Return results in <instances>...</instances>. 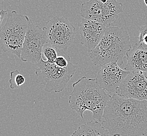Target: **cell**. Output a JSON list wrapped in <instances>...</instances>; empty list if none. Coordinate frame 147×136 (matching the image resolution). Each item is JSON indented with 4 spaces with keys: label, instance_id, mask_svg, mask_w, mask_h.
<instances>
[{
    "label": "cell",
    "instance_id": "1",
    "mask_svg": "<svg viewBox=\"0 0 147 136\" xmlns=\"http://www.w3.org/2000/svg\"><path fill=\"white\" fill-rule=\"evenodd\" d=\"M102 125L112 136L147 134V100L128 99L114 94L105 108Z\"/></svg>",
    "mask_w": 147,
    "mask_h": 136
},
{
    "label": "cell",
    "instance_id": "2",
    "mask_svg": "<svg viewBox=\"0 0 147 136\" xmlns=\"http://www.w3.org/2000/svg\"><path fill=\"white\" fill-rule=\"evenodd\" d=\"M111 96L99 85L96 78L83 77L73 84L69 104L82 119L85 111H89L94 119L102 122L105 108Z\"/></svg>",
    "mask_w": 147,
    "mask_h": 136
},
{
    "label": "cell",
    "instance_id": "3",
    "mask_svg": "<svg viewBox=\"0 0 147 136\" xmlns=\"http://www.w3.org/2000/svg\"><path fill=\"white\" fill-rule=\"evenodd\" d=\"M131 48L128 31L124 28L110 26L99 44L89 53V57L96 66L113 61L122 65L124 57Z\"/></svg>",
    "mask_w": 147,
    "mask_h": 136
},
{
    "label": "cell",
    "instance_id": "4",
    "mask_svg": "<svg viewBox=\"0 0 147 136\" xmlns=\"http://www.w3.org/2000/svg\"><path fill=\"white\" fill-rule=\"evenodd\" d=\"M29 20L27 16L20 14L15 11L9 13L0 33L1 48L4 52L20 58Z\"/></svg>",
    "mask_w": 147,
    "mask_h": 136
},
{
    "label": "cell",
    "instance_id": "5",
    "mask_svg": "<svg viewBox=\"0 0 147 136\" xmlns=\"http://www.w3.org/2000/svg\"><path fill=\"white\" fill-rule=\"evenodd\" d=\"M35 73L37 82L45 85V90L49 93H60L66 88L69 81L73 77L77 67L71 62L67 67L63 68L55 63L45 61L41 58L38 63Z\"/></svg>",
    "mask_w": 147,
    "mask_h": 136
},
{
    "label": "cell",
    "instance_id": "6",
    "mask_svg": "<svg viewBox=\"0 0 147 136\" xmlns=\"http://www.w3.org/2000/svg\"><path fill=\"white\" fill-rule=\"evenodd\" d=\"M123 4L116 0H89L82 4L80 15L109 27L123 12Z\"/></svg>",
    "mask_w": 147,
    "mask_h": 136
},
{
    "label": "cell",
    "instance_id": "7",
    "mask_svg": "<svg viewBox=\"0 0 147 136\" xmlns=\"http://www.w3.org/2000/svg\"><path fill=\"white\" fill-rule=\"evenodd\" d=\"M43 29L47 34L48 43L64 51H67L76 36L73 25L67 18L59 15L51 18Z\"/></svg>",
    "mask_w": 147,
    "mask_h": 136
},
{
    "label": "cell",
    "instance_id": "8",
    "mask_svg": "<svg viewBox=\"0 0 147 136\" xmlns=\"http://www.w3.org/2000/svg\"><path fill=\"white\" fill-rule=\"evenodd\" d=\"M47 43L48 39L45 31L30 19L20 59L24 62L39 63L43 48Z\"/></svg>",
    "mask_w": 147,
    "mask_h": 136
},
{
    "label": "cell",
    "instance_id": "9",
    "mask_svg": "<svg viewBox=\"0 0 147 136\" xmlns=\"http://www.w3.org/2000/svg\"><path fill=\"white\" fill-rule=\"evenodd\" d=\"M115 94L128 99L147 100V78L144 72H130L122 81Z\"/></svg>",
    "mask_w": 147,
    "mask_h": 136
},
{
    "label": "cell",
    "instance_id": "10",
    "mask_svg": "<svg viewBox=\"0 0 147 136\" xmlns=\"http://www.w3.org/2000/svg\"><path fill=\"white\" fill-rule=\"evenodd\" d=\"M96 75L99 85L109 94H115L122 81L130 73L122 69L117 61L101 65Z\"/></svg>",
    "mask_w": 147,
    "mask_h": 136
},
{
    "label": "cell",
    "instance_id": "11",
    "mask_svg": "<svg viewBox=\"0 0 147 136\" xmlns=\"http://www.w3.org/2000/svg\"><path fill=\"white\" fill-rule=\"evenodd\" d=\"M108 29L98 22L82 18L79 25L81 44L88 49L90 53L99 44Z\"/></svg>",
    "mask_w": 147,
    "mask_h": 136
},
{
    "label": "cell",
    "instance_id": "12",
    "mask_svg": "<svg viewBox=\"0 0 147 136\" xmlns=\"http://www.w3.org/2000/svg\"><path fill=\"white\" fill-rule=\"evenodd\" d=\"M127 63L125 67L126 71L134 72H147V48L143 44H135L127 52Z\"/></svg>",
    "mask_w": 147,
    "mask_h": 136
},
{
    "label": "cell",
    "instance_id": "13",
    "mask_svg": "<svg viewBox=\"0 0 147 136\" xmlns=\"http://www.w3.org/2000/svg\"><path fill=\"white\" fill-rule=\"evenodd\" d=\"M73 133L77 136H110L109 131L101 122H89L81 125Z\"/></svg>",
    "mask_w": 147,
    "mask_h": 136
},
{
    "label": "cell",
    "instance_id": "14",
    "mask_svg": "<svg viewBox=\"0 0 147 136\" xmlns=\"http://www.w3.org/2000/svg\"><path fill=\"white\" fill-rule=\"evenodd\" d=\"M59 50L50 44H46L42 52V58L45 57V59H42L47 63H54L59 54Z\"/></svg>",
    "mask_w": 147,
    "mask_h": 136
},
{
    "label": "cell",
    "instance_id": "15",
    "mask_svg": "<svg viewBox=\"0 0 147 136\" xmlns=\"http://www.w3.org/2000/svg\"><path fill=\"white\" fill-rule=\"evenodd\" d=\"M25 82V78L22 74L20 73L18 70H15L11 72L9 83L11 89L19 88Z\"/></svg>",
    "mask_w": 147,
    "mask_h": 136
},
{
    "label": "cell",
    "instance_id": "16",
    "mask_svg": "<svg viewBox=\"0 0 147 136\" xmlns=\"http://www.w3.org/2000/svg\"><path fill=\"white\" fill-rule=\"evenodd\" d=\"M147 34V25L142 26L139 28V35L138 36L139 44L142 43L143 37Z\"/></svg>",
    "mask_w": 147,
    "mask_h": 136
},
{
    "label": "cell",
    "instance_id": "17",
    "mask_svg": "<svg viewBox=\"0 0 147 136\" xmlns=\"http://www.w3.org/2000/svg\"><path fill=\"white\" fill-rule=\"evenodd\" d=\"M7 14V12L6 10H2L1 11V13H0V24H1V25H2L3 20L4 19V18L6 17Z\"/></svg>",
    "mask_w": 147,
    "mask_h": 136
},
{
    "label": "cell",
    "instance_id": "18",
    "mask_svg": "<svg viewBox=\"0 0 147 136\" xmlns=\"http://www.w3.org/2000/svg\"><path fill=\"white\" fill-rule=\"evenodd\" d=\"M142 43L147 45V34H146L142 39Z\"/></svg>",
    "mask_w": 147,
    "mask_h": 136
},
{
    "label": "cell",
    "instance_id": "19",
    "mask_svg": "<svg viewBox=\"0 0 147 136\" xmlns=\"http://www.w3.org/2000/svg\"><path fill=\"white\" fill-rule=\"evenodd\" d=\"M144 3L146 4V5L147 6V0H144Z\"/></svg>",
    "mask_w": 147,
    "mask_h": 136
},
{
    "label": "cell",
    "instance_id": "20",
    "mask_svg": "<svg viewBox=\"0 0 147 136\" xmlns=\"http://www.w3.org/2000/svg\"><path fill=\"white\" fill-rule=\"evenodd\" d=\"M144 73V74H145V75H146V78H147V72H145Z\"/></svg>",
    "mask_w": 147,
    "mask_h": 136
},
{
    "label": "cell",
    "instance_id": "21",
    "mask_svg": "<svg viewBox=\"0 0 147 136\" xmlns=\"http://www.w3.org/2000/svg\"><path fill=\"white\" fill-rule=\"evenodd\" d=\"M77 136L76 135H75V134H74V133H73V135H71V136Z\"/></svg>",
    "mask_w": 147,
    "mask_h": 136
}]
</instances>
